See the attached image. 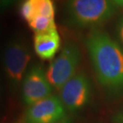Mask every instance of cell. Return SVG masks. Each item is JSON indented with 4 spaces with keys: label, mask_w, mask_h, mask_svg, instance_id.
<instances>
[{
    "label": "cell",
    "mask_w": 123,
    "mask_h": 123,
    "mask_svg": "<svg viewBox=\"0 0 123 123\" xmlns=\"http://www.w3.org/2000/svg\"><path fill=\"white\" fill-rule=\"evenodd\" d=\"M86 46L101 86L113 94L123 93V48L98 30L88 35Z\"/></svg>",
    "instance_id": "cell-1"
},
{
    "label": "cell",
    "mask_w": 123,
    "mask_h": 123,
    "mask_svg": "<svg viewBox=\"0 0 123 123\" xmlns=\"http://www.w3.org/2000/svg\"><path fill=\"white\" fill-rule=\"evenodd\" d=\"M115 6L111 0H67L66 19L73 26L94 27L105 23L114 15Z\"/></svg>",
    "instance_id": "cell-2"
},
{
    "label": "cell",
    "mask_w": 123,
    "mask_h": 123,
    "mask_svg": "<svg viewBox=\"0 0 123 123\" xmlns=\"http://www.w3.org/2000/svg\"><path fill=\"white\" fill-rule=\"evenodd\" d=\"M82 59V53L77 44L68 42L61 53L49 66L46 78L56 90H61L64 85L76 74Z\"/></svg>",
    "instance_id": "cell-3"
},
{
    "label": "cell",
    "mask_w": 123,
    "mask_h": 123,
    "mask_svg": "<svg viewBox=\"0 0 123 123\" xmlns=\"http://www.w3.org/2000/svg\"><path fill=\"white\" fill-rule=\"evenodd\" d=\"M31 59L27 44L20 38H14L7 43L4 51L3 65L7 78L17 86L23 80Z\"/></svg>",
    "instance_id": "cell-4"
},
{
    "label": "cell",
    "mask_w": 123,
    "mask_h": 123,
    "mask_svg": "<svg viewBox=\"0 0 123 123\" xmlns=\"http://www.w3.org/2000/svg\"><path fill=\"white\" fill-rule=\"evenodd\" d=\"M91 86L87 76L78 73L68 81L60 90V98L66 110L75 113L84 108L90 102Z\"/></svg>",
    "instance_id": "cell-5"
},
{
    "label": "cell",
    "mask_w": 123,
    "mask_h": 123,
    "mask_svg": "<svg viewBox=\"0 0 123 123\" xmlns=\"http://www.w3.org/2000/svg\"><path fill=\"white\" fill-rule=\"evenodd\" d=\"M52 90L53 86L43 68L38 64L32 66L23 80V100L25 105L30 106L52 95Z\"/></svg>",
    "instance_id": "cell-6"
},
{
    "label": "cell",
    "mask_w": 123,
    "mask_h": 123,
    "mask_svg": "<svg viewBox=\"0 0 123 123\" xmlns=\"http://www.w3.org/2000/svg\"><path fill=\"white\" fill-rule=\"evenodd\" d=\"M66 108L55 95L40 100L29 106L25 114L26 123H56L66 118Z\"/></svg>",
    "instance_id": "cell-7"
},
{
    "label": "cell",
    "mask_w": 123,
    "mask_h": 123,
    "mask_svg": "<svg viewBox=\"0 0 123 123\" xmlns=\"http://www.w3.org/2000/svg\"><path fill=\"white\" fill-rule=\"evenodd\" d=\"M61 38L57 28L38 33L34 37V49L36 55L43 60H51L59 50Z\"/></svg>",
    "instance_id": "cell-8"
},
{
    "label": "cell",
    "mask_w": 123,
    "mask_h": 123,
    "mask_svg": "<svg viewBox=\"0 0 123 123\" xmlns=\"http://www.w3.org/2000/svg\"><path fill=\"white\" fill-rule=\"evenodd\" d=\"M29 27L35 34L46 32L56 29L55 18L37 15L28 23Z\"/></svg>",
    "instance_id": "cell-9"
},
{
    "label": "cell",
    "mask_w": 123,
    "mask_h": 123,
    "mask_svg": "<svg viewBox=\"0 0 123 123\" xmlns=\"http://www.w3.org/2000/svg\"><path fill=\"white\" fill-rule=\"evenodd\" d=\"M31 1L34 8L35 16L42 15L55 18V6L54 0H31Z\"/></svg>",
    "instance_id": "cell-10"
},
{
    "label": "cell",
    "mask_w": 123,
    "mask_h": 123,
    "mask_svg": "<svg viewBox=\"0 0 123 123\" xmlns=\"http://www.w3.org/2000/svg\"><path fill=\"white\" fill-rule=\"evenodd\" d=\"M20 15L27 23L34 18V8L31 0H23L20 6Z\"/></svg>",
    "instance_id": "cell-11"
},
{
    "label": "cell",
    "mask_w": 123,
    "mask_h": 123,
    "mask_svg": "<svg viewBox=\"0 0 123 123\" xmlns=\"http://www.w3.org/2000/svg\"><path fill=\"white\" fill-rule=\"evenodd\" d=\"M116 33L120 43L123 46V15L119 18L116 26Z\"/></svg>",
    "instance_id": "cell-12"
},
{
    "label": "cell",
    "mask_w": 123,
    "mask_h": 123,
    "mask_svg": "<svg viewBox=\"0 0 123 123\" xmlns=\"http://www.w3.org/2000/svg\"><path fill=\"white\" fill-rule=\"evenodd\" d=\"M18 0H0V6H1L2 11H5L8 7H10L11 5H13L14 2Z\"/></svg>",
    "instance_id": "cell-13"
},
{
    "label": "cell",
    "mask_w": 123,
    "mask_h": 123,
    "mask_svg": "<svg viewBox=\"0 0 123 123\" xmlns=\"http://www.w3.org/2000/svg\"><path fill=\"white\" fill-rule=\"evenodd\" d=\"M112 121L114 123H123V110L116 113L112 117Z\"/></svg>",
    "instance_id": "cell-14"
},
{
    "label": "cell",
    "mask_w": 123,
    "mask_h": 123,
    "mask_svg": "<svg viewBox=\"0 0 123 123\" xmlns=\"http://www.w3.org/2000/svg\"><path fill=\"white\" fill-rule=\"evenodd\" d=\"M116 6L123 7V0H111Z\"/></svg>",
    "instance_id": "cell-15"
},
{
    "label": "cell",
    "mask_w": 123,
    "mask_h": 123,
    "mask_svg": "<svg viewBox=\"0 0 123 123\" xmlns=\"http://www.w3.org/2000/svg\"><path fill=\"white\" fill-rule=\"evenodd\" d=\"M56 123H70V121H69L67 118H65V119L62 120V121L58 122H56Z\"/></svg>",
    "instance_id": "cell-16"
}]
</instances>
